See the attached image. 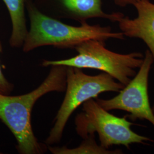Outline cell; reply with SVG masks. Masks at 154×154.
I'll return each instance as SVG.
<instances>
[{
    "label": "cell",
    "mask_w": 154,
    "mask_h": 154,
    "mask_svg": "<svg viewBox=\"0 0 154 154\" xmlns=\"http://www.w3.org/2000/svg\"><path fill=\"white\" fill-rule=\"evenodd\" d=\"M51 67L44 82L31 92L17 96L0 94V120L14 136L20 154H42L47 149V146L39 143L34 134L31 114L35 103L42 96L53 91L66 90L67 66Z\"/></svg>",
    "instance_id": "1"
},
{
    "label": "cell",
    "mask_w": 154,
    "mask_h": 154,
    "mask_svg": "<svg viewBox=\"0 0 154 154\" xmlns=\"http://www.w3.org/2000/svg\"><path fill=\"white\" fill-rule=\"evenodd\" d=\"M26 9L30 27L22 46L25 53L46 46L75 49L78 45L90 39L105 42L109 39H125L123 33L112 32L110 26L90 25L87 22L81 23L79 26L66 24L39 11L33 0L26 1Z\"/></svg>",
    "instance_id": "2"
},
{
    "label": "cell",
    "mask_w": 154,
    "mask_h": 154,
    "mask_svg": "<svg viewBox=\"0 0 154 154\" xmlns=\"http://www.w3.org/2000/svg\"><path fill=\"white\" fill-rule=\"evenodd\" d=\"M78 54L71 58L61 60H44L41 65L72 66L79 69L98 70L109 74L126 86L136 74V69L143 62L144 56L139 52L119 54L107 49L105 42L90 39L75 48Z\"/></svg>",
    "instance_id": "3"
},
{
    "label": "cell",
    "mask_w": 154,
    "mask_h": 154,
    "mask_svg": "<svg viewBox=\"0 0 154 154\" xmlns=\"http://www.w3.org/2000/svg\"><path fill=\"white\" fill-rule=\"evenodd\" d=\"M125 86L105 72L88 75L81 69L67 66L66 94L55 116L54 124L45 140L46 145L59 143L67 122L77 108L90 99H96L100 94L119 92Z\"/></svg>",
    "instance_id": "4"
},
{
    "label": "cell",
    "mask_w": 154,
    "mask_h": 154,
    "mask_svg": "<svg viewBox=\"0 0 154 154\" xmlns=\"http://www.w3.org/2000/svg\"><path fill=\"white\" fill-rule=\"evenodd\" d=\"M82 112L75 119L77 134L83 139L97 132L100 145L109 149L113 145H123L129 149L132 144L154 142L151 138L133 131L131 126L135 124L128 121L126 116L119 118L110 114L94 99L82 104Z\"/></svg>",
    "instance_id": "5"
},
{
    "label": "cell",
    "mask_w": 154,
    "mask_h": 154,
    "mask_svg": "<svg viewBox=\"0 0 154 154\" xmlns=\"http://www.w3.org/2000/svg\"><path fill=\"white\" fill-rule=\"evenodd\" d=\"M154 62L152 54L147 50L138 72L119 94L111 99L97 98L96 101L107 111H125L130 113L126 117L132 120H146L154 126V112L148 93L149 74Z\"/></svg>",
    "instance_id": "6"
},
{
    "label": "cell",
    "mask_w": 154,
    "mask_h": 154,
    "mask_svg": "<svg viewBox=\"0 0 154 154\" xmlns=\"http://www.w3.org/2000/svg\"><path fill=\"white\" fill-rule=\"evenodd\" d=\"M39 11L56 19H68L81 23L89 19L101 18L116 22L124 16L121 12L103 11L102 0H33Z\"/></svg>",
    "instance_id": "7"
},
{
    "label": "cell",
    "mask_w": 154,
    "mask_h": 154,
    "mask_svg": "<svg viewBox=\"0 0 154 154\" xmlns=\"http://www.w3.org/2000/svg\"><path fill=\"white\" fill-rule=\"evenodd\" d=\"M134 6L138 17L131 19L124 15L117 22L125 36L143 40L154 61V4L149 0H138Z\"/></svg>",
    "instance_id": "8"
},
{
    "label": "cell",
    "mask_w": 154,
    "mask_h": 154,
    "mask_svg": "<svg viewBox=\"0 0 154 154\" xmlns=\"http://www.w3.org/2000/svg\"><path fill=\"white\" fill-rule=\"evenodd\" d=\"M9 11L11 22L9 44L12 48H21L28 30L25 16L26 0H2Z\"/></svg>",
    "instance_id": "9"
},
{
    "label": "cell",
    "mask_w": 154,
    "mask_h": 154,
    "mask_svg": "<svg viewBox=\"0 0 154 154\" xmlns=\"http://www.w3.org/2000/svg\"><path fill=\"white\" fill-rule=\"evenodd\" d=\"M47 149L53 154H122L120 149L114 151L105 149L98 145L95 139V134L90 135L78 147L69 149L67 147H51L47 145Z\"/></svg>",
    "instance_id": "10"
},
{
    "label": "cell",
    "mask_w": 154,
    "mask_h": 154,
    "mask_svg": "<svg viewBox=\"0 0 154 154\" xmlns=\"http://www.w3.org/2000/svg\"><path fill=\"white\" fill-rule=\"evenodd\" d=\"M2 47L0 42V53L2 52ZM14 88L13 83L8 81L5 77L0 64V94L10 95Z\"/></svg>",
    "instance_id": "11"
},
{
    "label": "cell",
    "mask_w": 154,
    "mask_h": 154,
    "mask_svg": "<svg viewBox=\"0 0 154 154\" xmlns=\"http://www.w3.org/2000/svg\"><path fill=\"white\" fill-rule=\"evenodd\" d=\"M138 0H113L116 5L121 7H125L129 5H134Z\"/></svg>",
    "instance_id": "12"
},
{
    "label": "cell",
    "mask_w": 154,
    "mask_h": 154,
    "mask_svg": "<svg viewBox=\"0 0 154 154\" xmlns=\"http://www.w3.org/2000/svg\"><path fill=\"white\" fill-rule=\"evenodd\" d=\"M152 110H153V111H154V106H153V107H152Z\"/></svg>",
    "instance_id": "13"
},
{
    "label": "cell",
    "mask_w": 154,
    "mask_h": 154,
    "mask_svg": "<svg viewBox=\"0 0 154 154\" xmlns=\"http://www.w3.org/2000/svg\"><path fill=\"white\" fill-rule=\"evenodd\" d=\"M0 154H1V152H0Z\"/></svg>",
    "instance_id": "14"
}]
</instances>
